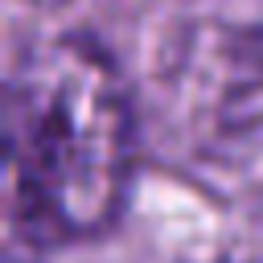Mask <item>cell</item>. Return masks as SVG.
Listing matches in <instances>:
<instances>
[{"mask_svg": "<svg viewBox=\"0 0 263 263\" xmlns=\"http://www.w3.org/2000/svg\"><path fill=\"white\" fill-rule=\"evenodd\" d=\"M132 160V103L103 45H29L4 82L8 238L29 251L99 238L123 210Z\"/></svg>", "mask_w": 263, "mask_h": 263, "instance_id": "1", "label": "cell"}, {"mask_svg": "<svg viewBox=\"0 0 263 263\" xmlns=\"http://www.w3.org/2000/svg\"><path fill=\"white\" fill-rule=\"evenodd\" d=\"M29 4H41V8H58V4H70V0H29Z\"/></svg>", "mask_w": 263, "mask_h": 263, "instance_id": "2", "label": "cell"}]
</instances>
